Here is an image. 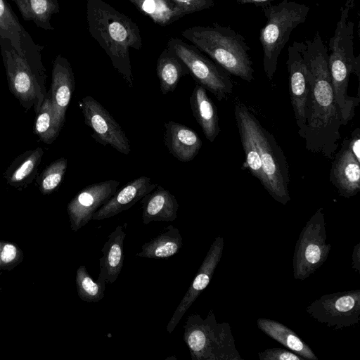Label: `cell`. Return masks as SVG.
<instances>
[{"label": "cell", "mask_w": 360, "mask_h": 360, "mask_svg": "<svg viewBox=\"0 0 360 360\" xmlns=\"http://www.w3.org/2000/svg\"><path fill=\"white\" fill-rule=\"evenodd\" d=\"M193 115L201 127L205 138L212 143L220 132L217 108L207 90L196 84L189 98Z\"/></svg>", "instance_id": "obj_22"}, {"label": "cell", "mask_w": 360, "mask_h": 360, "mask_svg": "<svg viewBox=\"0 0 360 360\" xmlns=\"http://www.w3.org/2000/svg\"><path fill=\"white\" fill-rule=\"evenodd\" d=\"M77 284L80 298L88 302H97L105 295L106 282L98 277L93 280L85 266H81L77 271Z\"/></svg>", "instance_id": "obj_29"}, {"label": "cell", "mask_w": 360, "mask_h": 360, "mask_svg": "<svg viewBox=\"0 0 360 360\" xmlns=\"http://www.w3.org/2000/svg\"><path fill=\"white\" fill-rule=\"evenodd\" d=\"M201 52L206 53L226 72L250 82L254 69L245 38L230 27L217 23L210 26H194L181 32Z\"/></svg>", "instance_id": "obj_4"}, {"label": "cell", "mask_w": 360, "mask_h": 360, "mask_svg": "<svg viewBox=\"0 0 360 360\" xmlns=\"http://www.w3.org/2000/svg\"><path fill=\"white\" fill-rule=\"evenodd\" d=\"M66 158H60L52 162L43 171L39 186L44 193H49L56 189L61 183L67 169Z\"/></svg>", "instance_id": "obj_31"}, {"label": "cell", "mask_w": 360, "mask_h": 360, "mask_svg": "<svg viewBox=\"0 0 360 360\" xmlns=\"http://www.w3.org/2000/svg\"><path fill=\"white\" fill-rule=\"evenodd\" d=\"M271 1L273 0H236V1L240 4H253L260 6L270 4Z\"/></svg>", "instance_id": "obj_38"}, {"label": "cell", "mask_w": 360, "mask_h": 360, "mask_svg": "<svg viewBox=\"0 0 360 360\" xmlns=\"http://www.w3.org/2000/svg\"><path fill=\"white\" fill-rule=\"evenodd\" d=\"M241 107L258 150L265 179L264 187L276 201L285 205L290 200L287 158L274 135L243 103Z\"/></svg>", "instance_id": "obj_7"}, {"label": "cell", "mask_w": 360, "mask_h": 360, "mask_svg": "<svg viewBox=\"0 0 360 360\" xmlns=\"http://www.w3.org/2000/svg\"><path fill=\"white\" fill-rule=\"evenodd\" d=\"M17 253L16 248L10 244L6 245L1 254V259L3 262L8 263L15 257Z\"/></svg>", "instance_id": "obj_36"}, {"label": "cell", "mask_w": 360, "mask_h": 360, "mask_svg": "<svg viewBox=\"0 0 360 360\" xmlns=\"http://www.w3.org/2000/svg\"><path fill=\"white\" fill-rule=\"evenodd\" d=\"M262 8L267 20L259 34L263 67L266 77L271 80L277 69L278 57L292 31L305 21L310 8L290 0H283L276 5L268 4Z\"/></svg>", "instance_id": "obj_6"}, {"label": "cell", "mask_w": 360, "mask_h": 360, "mask_svg": "<svg viewBox=\"0 0 360 360\" xmlns=\"http://www.w3.org/2000/svg\"><path fill=\"white\" fill-rule=\"evenodd\" d=\"M304 42L294 41L288 46L287 69L289 74L290 96L298 134L306 124V110L310 92V82L302 55Z\"/></svg>", "instance_id": "obj_13"}, {"label": "cell", "mask_w": 360, "mask_h": 360, "mask_svg": "<svg viewBox=\"0 0 360 360\" xmlns=\"http://www.w3.org/2000/svg\"><path fill=\"white\" fill-rule=\"evenodd\" d=\"M35 132L46 143H52L58 136V129L53 119L51 97L41 104L35 122Z\"/></svg>", "instance_id": "obj_30"}, {"label": "cell", "mask_w": 360, "mask_h": 360, "mask_svg": "<svg viewBox=\"0 0 360 360\" xmlns=\"http://www.w3.org/2000/svg\"><path fill=\"white\" fill-rule=\"evenodd\" d=\"M224 247V238L221 236H217L198 269L194 279L166 327V330L169 333H172L174 331L185 313L196 300L202 290L209 285L214 272L221 260Z\"/></svg>", "instance_id": "obj_14"}, {"label": "cell", "mask_w": 360, "mask_h": 360, "mask_svg": "<svg viewBox=\"0 0 360 360\" xmlns=\"http://www.w3.org/2000/svg\"><path fill=\"white\" fill-rule=\"evenodd\" d=\"M183 245L179 230L169 225L155 238L145 243L137 257L148 259H167L179 252Z\"/></svg>", "instance_id": "obj_24"}, {"label": "cell", "mask_w": 360, "mask_h": 360, "mask_svg": "<svg viewBox=\"0 0 360 360\" xmlns=\"http://www.w3.org/2000/svg\"><path fill=\"white\" fill-rule=\"evenodd\" d=\"M260 360H304L301 356L282 348H269L258 353Z\"/></svg>", "instance_id": "obj_33"}, {"label": "cell", "mask_w": 360, "mask_h": 360, "mask_svg": "<svg viewBox=\"0 0 360 360\" xmlns=\"http://www.w3.org/2000/svg\"><path fill=\"white\" fill-rule=\"evenodd\" d=\"M43 152L41 148L30 152L29 155L22 160V163L14 170L8 178L11 184L17 186L22 184L36 171L40 162Z\"/></svg>", "instance_id": "obj_32"}, {"label": "cell", "mask_w": 360, "mask_h": 360, "mask_svg": "<svg viewBox=\"0 0 360 360\" xmlns=\"http://www.w3.org/2000/svg\"><path fill=\"white\" fill-rule=\"evenodd\" d=\"M18 7L22 17L27 21H32L45 30H53L51 19L59 12L58 0H11Z\"/></svg>", "instance_id": "obj_26"}, {"label": "cell", "mask_w": 360, "mask_h": 360, "mask_svg": "<svg viewBox=\"0 0 360 360\" xmlns=\"http://www.w3.org/2000/svg\"><path fill=\"white\" fill-rule=\"evenodd\" d=\"M352 268L357 272L360 271V243L354 247L352 252Z\"/></svg>", "instance_id": "obj_37"}, {"label": "cell", "mask_w": 360, "mask_h": 360, "mask_svg": "<svg viewBox=\"0 0 360 360\" xmlns=\"http://www.w3.org/2000/svg\"><path fill=\"white\" fill-rule=\"evenodd\" d=\"M329 179L342 197H353L360 191V162L349 148V139L333 158Z\"/></svg>", "instance_id": "obj_16"}, {"label": "cell", "mask_w": 360, "mask_h": 360, "mask_svg": "<svg viewBox=\"0 0 360 360\" xmlns=\"http://www.w3.org/2000/svg\"><path fill=\"white\" fill-rule=\"evenodd\" d=\"M143 15L161 26L171 24L184 16L173 0H129Z\"/></svg>", "instance_id": "obj_28"}, {"label": "cell", "mask_w": 360, "mask_h": 360, "mask_svg": "<svg viewBox=\"0 0 360 360\" xmlns=\"http://www.w3.org/2000/svg\"><path fill=\"white\" fill-rule=\"evenodd\" d=\"M86 20L91 36L110 58L113 68L129 87L134 86L129 49H141L139 26L103 0H86Z\"/></svg>", "instance_id": "obj_2"}, {"label": "cell", "mask_w": 360, "mask_h": 360, "mask_svg": "<svg viewBox=\"0 0 360 360\" xmlns=\"http://www.w3.org/2000/svg\"><path fill=\"white\" fill-rule=\"evenodd\" d=\"M120 182L108 180L90 184L80 191L68 205V210L75 230L86 225L93 214L115 193Z\"/></svg>", "instance_id": "obj_15"}, {"label": "cell", "mask_w": 360, "mask_h": 360, "mask_svg": "<svg viewBox=\"0 0 360 360\" xmlns=\"http://www.w3.org/2000/svg\"><path fill=\"white\" fill-rule=\"evenodd\" d=\"M330 249L324 212L320 207L308 220L297 240L292 257L294 278L303 281L309 278L326 261Z\"/></svg>", "instance_id": "obj_9"}, {"label": "cell", "mask_w": 360, "mask_h": 360, "mask_svg": "<svg viewBox=\"0 0 360 360\" xmlns=\"http://www.w3.org/2000/svg\"><path fill=\"white\" fill-rule=\"evenodd\" d=\"M85 124L92 130L91 136L103 146H110L118 152L128 155L130 142L122 127L110 113L94 98L84 97L79 103Z\"/></svg>", "instance_id": "obj_12"}, {"label": "cell", "mask_w": 360, "mask_h": 360, "mask_svg": "<svg viewBox=\"0 0 360 360\" xmlns=\"http://www.w3.org/2000/svg\"><path fill=\"white\" fill-rule=\"evenodd\" d=\"M166 48L182 60L197 84L213 94L218 101L226 100L232 94L233 85L227 72L194 45L172 37Z\"/></svg>", "instance_id": "obj_10"}, {"label": "cell", "mask_w": 360, "mask_h": 360, "mask_svg": "<svg viewBox=\"0 0 360 360\" xmlns=\"http://www.w3.org/2000/svg\"><path fill=\"white\" fill-rule=\"evenodd\" d=\"M75 89V77L69 61L58 55L53 63L51 100L53 119L59 131L65 120V113Z\"/></svg>", "instance_id": "obj_17"}, {"label": "cell", "mask_w": 360, "mask_h": 360, "mask_svg": "<svg viewBox=\"0 0 360 360\" xmlns=\"http://www.w3.org/2000/svg\"><path fill=\"white\" fill-rule=\"evenodd\" d=\"M43 46L34 40L20 53L11 41L0 37V50L11 89L20 100L37 97L39 79L43 76L41 51Z\"/></svg>", "instance_id": "obj_8"}, {"label": "cell", "mask_w": 360, "mask_h": 360, "mask_svg": "<svg viewBox=\"0 0 360 360\" xmlns=\"http://www.w3.org/2000/svg\"><path fill=\"white\" fill-rule=\"evenodd\" d=\"M259 329L304 359L318 360L311 349L291 329L272 319L259 318L257 320Z\"/></svg>", "instance_id": "obj_23"}, {"label": "cell", "mask_w": 360, "mask_h": 360, "mask_svg": "<svg viewBox=\"0 0 360 360\" xmlns=\"http://www.w3.org/2000/svg\"><path fill=\"white\" fill-rule=\"evenodd\" d=\"M183 339L192 360H241L227 322L218 323L213 310L206 318L191 314L184 326Z\"/></svg>", "instance_id": "obj_5"}, {"label": "cell", "mask_w": 360, "mask_h": 360, "mask_svg": "<svg viewBox=\"0 0 360 360\" xmlns=\"http://www.w3.org/2000/svg\"><path fill=\"white\" fill-rule=\"evenodd\" d=\"M349 146L358 161L360 162V129L356 128L349 139Z\"/></svg>", "instance_id": "obj_35"}, {"label": "cell", "mask_w": 360, "mask_h": 360, "mask_svg": "<svg viewBox=\"0 0 360 360\" xmlns=\"http://www.w3.org/2000/svg\"><path fill=\"white\" fill-rule=\"evenodd\" d=\"M319 32L302 49L310 82L306 124L298 134L305 148L332 160L340 139L344 120L335 101L328 68V51Z\"/></svg>", "instance_id": "obj_1"}, {"label": "cell", "mask_w": 360, "mask_h": 360, "mask_svg": "<svg viewBox=\"0 0 360 360\" xmlns=\"http://www.w3.org/2000/svg\"><path fill=\"white\" fill-rule=\"evenodd\" d=\"M158 186L151 179L142 176L127 183L117 190L111 198L103 205L92 217L93 220H103L112 217L131 208Z\"/></svg>", "instance_id": "obj_18"}, {"label": "cell", "mask_w": 360, "mask_h": 360, "mask_svg": "<svg viewBox=\"0 0 360 360\" xmlns=\"http://www.w3.org/2000/svg\"><path fill=\"white\" fill-rule=\"evenodd\" d=\"M126 233L122 225L116 226L108 236L99 259L100 272L98 277L106 283H114L119 276L124 264V240Z\"/></svg>", "instance_id": "obj_21"}, {"label": "cell", "mask_w": 360, "mask_h": 360, "mask_svg": "<svg viewBox=\"0 0 360 360\" xmlns=\"http://www.w3.org/2000/svg\"><path fill=\"white\" fill-rule=\"evenodd\" d=\"M156 73L163 95L173 92L182 77L189 74L182 60L167 48L160 53L157 60Z\"/></svg>", "instance_id": "obj_25"}, {"label": "cell", "mask_w": 360, "mask_h": 360, "mask_svg": "<svg viewBox=\"0 0 360 360\" xmlns=\"http://www.w3.org/2000/svg\"><path fill=\"white\" fill-rule=\"evenodd\" d=\"M164 128V142L169 153L180 162L193 160L202 145L197 132L172 120L165 122Z\"/></svg>", "instance_id": "obj_19"}, {"label": "cell", "mask_w": 360, "mask_h": 360, "mask_svg": "<svg viewBox=\"0 0 360 360\" xmlns=\"http://www.w3.org/2000/svg\"><path fill=\"white\" fill-rule=\"evenodd\" d=\"M142 221H173L177 218L179 203L175 196L167 189L157 186L141 200Z\"/></svg>", "instance_id": "obj_20"}, {"label": "cell", "mask_w": 360, "mask_h": 360, "mask_svg": "<svg viewBox=\"0 0 360 360\" xmlns=\"http://www.w3.org/2000/svg\"><path fill=\"white\" fill-rule=\"evenodd\" d=\"M184 15L212 8L214 0H173Z\"/></svg>", "instance_id": "obj_34"}, {"label": "cell", "mask_w": 360, "mask_h": 360, "mask_svg": "<svg viewBox=\"0 0 360 360\" xmlns=\"http://www.w3.org/2000/svg\"><path fill=\"white\" fill-rule=\"evenodd\" d=\"M354 7V0H345L340 8V16L333 36L330 39L328 49V68L338 105L345 125L351 121L356 108L359 105V97L347 94L351 74L359 78L360 56L354 53V22L350 19V12Z\"/></svg>", "instance_id": "obj_3"}, {"label": "cell", "mask_w": 360, "mask_h": 360, "mask_svg": "<svg viewBox=\"0 0 360 360\" xmlns=\"http://www.w3.org/2000/svg\"><path fill=\"white\" fill-rule=\"evenodd\" d=\"M306 312L334 329L354 326L360 321V289L324 295L313 301Z\"/></svg>", "instance_id": "obj_11"}, {"label": "cell", "mask_w": 360, "mask_h": 360, "mask_svg": "<svg viewBox=\"0 0 360 360\" xmlns=\"http://www.w3.org/2000/svg\"><path fill=\"white\" fill-rule=\"evenodd\" d=\"M0 37L8 39L20 53L33 40L6 0H0Z\"/></svg>", "instance_id": "obj_27"}]
</instances>
